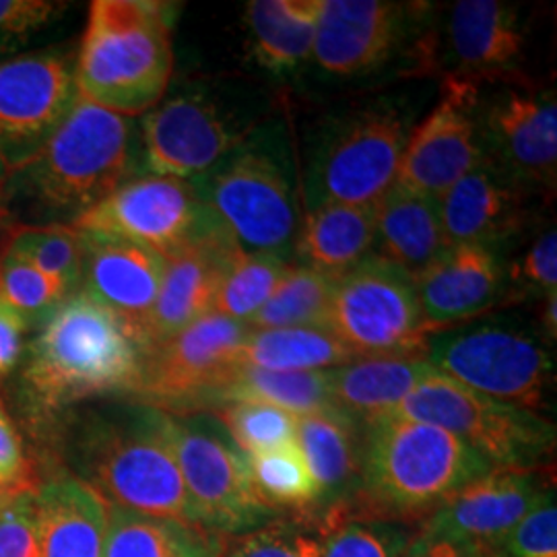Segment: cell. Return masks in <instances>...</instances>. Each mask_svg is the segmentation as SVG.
<instances>
[{
    "mask_svg": "<svg viewBox=\"0 0 557 557\" xmlns=\"http://www.w3.org/2000/svg\"><path fill=\"white\" fill-rule=\"evenodd\" d=\"M69 462L108 506L197 522L172 442L170 413L147 403L114 405L81 418Z\"/></svg>",
    "mask_w": 557,
    "mask_h": 557,
    "instance_id": "cell-1",
    "label": "cell"
},
{
    "mask_svg": "<svg viewBox=\"0 0 557 557\" xmlns=\"http://www.w3.org/2000/svg\"><path fill=\"white\" fill-rule=\"evenodd\" d=\"M140 161L133 119L103 110L77 94L57 133L34 160L4 182L2 209L21 202L44 225H73L128 182Z\"/></svg>",
    "mask_w": 557,
    "mask_h": 557,
    "instance_id": "cell-2",
    "label": "cell"
},
{
    "mask_svg": "<svg viewBox=\"0 0 557 557\" xmlns=\"http://www.w3.org/2000/svg\"><path fill=\"white\" fill-rule=\"evenodd\" d=\"M140 363L143 349L119 317L75 292L27 345L23 393L34 411L52 416L89 398L137 393Z\"/></svg>",
    "mask_w": 557,
    "mask_h": 557,
    "instance_id": "cell-3",
    "label": "cell"
},
{
    "mask_svg": "<svg viewBox=\"0 0 557 557\" xmlns=\"http://www.w3.org/2000/svg\"><path fill=\"white\" fill-rule=\"evenodd\" d=\"M359 490L347 512L421 524L494 467L455 434L395 413L363 421Z\"/></svg>",
    "mask_w": 557,
    "mask_h": 557,
    "instance_id": "cell-4",
    "label": "cell"
},
{
    "mask_svg": "<svg viewBox=\"0 0 557 557\" xmlns=\"http://www.w3.org/2000/svg\"><path fill=\"white\" fill-rule=\"evenodd\" d=\"M170 4L153 0H96L75 59L83 100L133 119L165 96L174 69Z\"/></svg>",
    "mask_w": 557,
    "mask_h": 557,
    "instance_id": "cell-5",
    "label": "cell"
},
{
    "mask_svg": "<svg viewBox=\"0 0 557 557\" xmlns=\"http://www.w3.org/2000/svg\"><path fill=\"white\" fill-rule=\"evenodd\" d=\"M393 413L455 434L494 469L537 471L556 446V428L547 419L485 397L438 370L421 380Z\"/></svg>",
    "mask_w": 557,
    "mask_h": 557,
    "instance_id": "cell-6",
    "label": "cell"
},
{
    "mask_svg": "<svg viewBox=\"0 0 557 557\" xmlns=\"http://www.w3.org/2000/svg\"><path fill=\"white\" fill-rule=\"evenodd\" d=\"M172 442L200 527L223 537L250 533L278 517L257 496L248 458L209 411L170 413Z\"/></svg>",
    "mask_w": 557,
    "mask_h": 557,
    "instance_id": "cell-7",
    "label": "cell"
},
{
    "mask_svg": "<svg viewBox=\"0 0 557 557\" xmlns=\"http://www.w3.org/2000/svg\"><path fill=\"white\" fill-rule=\"evenodd\" d=\"M326 331L358 358L423 356L434 337L413 278L379 255L335 278Z\"/></svg>",
    "mask_w": 557,
    "mask_h": 557,
    "instance_id": "cell-8",
    "label": "cell"
},
{
    "mask_svg": "<svg viewBox=\"0 0 557 557\" xmlns=\"http://www.w3.org/2000/svg\"><path fill=\"white\" fill-rule=\"evenodd\" d=\"M200 205L246 252L283 257L296 239V205L278 161L239 145L225 160L190 180Z\"/></svg>",
    "mask_w": 557,
    "mask_h": 557,
    "instance_id": "cell-9",
    "label": "cell"
},
{
    "mask_svg": "<svg viewBox=\"0 0 557 557\" xmlns=\"http://www.w3.org/2000/svg\"><path fill=\"white\" fill-rule=\"evenodd\" d=\"M248 324L209 312L178 335L143 351L137 395L168 413L209 409L221 384L238 366Z\"/></svg>",
    "mask_w": 557,
    "mask_h": 557,
    "instance_id": "cell-10",
    "label": "cell"
},
{
    "mask_svg": "<svg viewBox=\"0 0 557 557\" xmlns=\"http://www.w3.org/2000/svg\"><path fill=\"white\" fill-rule=\"evenodd\" d=\"M423 358L471 391L533 413L543 409L554 376L552 359L539 343L496 326L436 333Z\"/></svg>",
    "mask_w": 557,
    "mask_h": 557,
    "instance_id": "cell-11",
    "label": "cell"
},
{
    "mask_svg": "<svg viewBox=\"0 0 557 557\" xmlns=\"http://www.w3.org/2000/svg\"><path fill=\"white\" fill-rule=\"evenodd\" d=\"M75 100L73 52L44 48L0 62V161L9 174L40 153Z\"/></svg>",
    "mask_w": 557,
    "mask_h": 557,
    "instance_id": "cell-12",
    "label": "cell"
},
{
    "mask_svg": "<svg viewBox=\"0 0 557 557\" xmlns=\"http://www.w3.org/2000/svg\"><path fill=\"white\" fill-rule=\"evenodd\" d=\"M213 218L190 182L168 176H135L73 221L79 232H96L147 246L170 257L200 236Z\"/></svg>",
    "mask_w": 557,
    "mask_h": 557,
    "instance_id": "cell-13",
    "label": "cell"
},
{
    "mask_svg": "<svg viewBox=\"0 0 557 557\" xmlns=\"http://www.w3.org/2000/svg\"><path fill=\"white\" fill-rule=\"evenodd\" d=\"M481 81L453 75L438 106L409 135L398 163L397 186L438 200L485 160L479 131Z\"/></svg>",
    "mask_w": 557,
    "mask_h": 557,
    "instance_id": "cell-14",
    "label": "cell"
},
{
    "mask_svg": "<svg viewBox=\"0 0 557 557\" xmlns=\"http://www.w3.org/2000/svg\"><path fill=\"white\" fill-rule=\"evenodd\" d=\"M407 139L409 128L397 110H368L343 124L314 174L319 202L379 207L397 184Z\"/></svg>",
    "mask_w": 557,
    "mask_h": 557,
    "instance_id": "cell-15",
    "label": "cell"
},
{
    "mask_svg": "<svg viewBox=\"0 0 557 557\" xmlns=\"http://www.w3.org/2000/svg\"><path fill=\"white\" fill-rule=\"evenodd\" d=\"M479 112V108H478ZM479 119L492 161L522 188L556 190L557 106L554 91L508 85L494 91Z\"/></svg>",
    "mask_w": 557,
    "mask_h": 557,
    "instance_id": "cell-16",
    "label": "cell"
},
{
    "mask_svg": "<svg viewBox=\"0 0 557 557\" xmlns=\"http://www.w3.org/2000/svg\"><path fill=\"white\" fill-rule=\"evenodd\" d=\"M140 163L147 174L199 178L242 145L220 110L200 96L160 101L140 122Z\"/></svg>",
    "mask_w": 557,
    "mask_h": 557,
    "instance_id": "cell-17",
    "label": "cell"
},
{
    "mask_svg": "<svg viewBox=\"0 0 557 557\" xmlns=\"http://www.w3.org/2000/svg\"><path fill=\"white\" fill-rule=\"evenodd\" d=\"M81 239L79 292L119 317L140 349H145L165 259L147 246L106 234L81 232Z\"/></svg>",
    "mask_w": 557,
    "mask_h": 557,
    "instance_id": "cell-18",
    "label": "cell"
},
{
    "mask_svg": "<svg viewBox=\"0 0 557 557\" xmlns=\"http://www.w3.org/2000/svg\"><path fill=\"white\" fill-rule=\"evenodd\" d=\"M547 492L537 471L492 469L444 499L419 531L498 552L502 541Z\"/></svg>",
    "mask_w": 557,
    "mask_h": 557,
    "instance_id": "cell-19",
    "label": "cell"
},
{
    "mask_svg": "<svg viewBox=\"0 0 557 557\" xmlns=\"http://www.w3.org/2000/svg\"><path fill=\"white\" fill-rule=\"evenodd\" d=\"M238 250V242L213 220L200 236L165 257L145 349L178 335L195 320L213 312L221 277Z\"/></svg>",
    "mask_w": 557,
    "mask_h": 557,
    "instance_id": "cell-20",
    "label": "cell"
},
{
    "mask_svg": "<svg viewBox=\"0 0 557 557\" xmlns=\"http://www.w3.org/2000/svg\"><path fill=\"white\" fill-rule=\"evenodd\" d=\"M421 317L436 335L450 324L490 310L502 292V267L492 248L475 244L448 246L413 278Z\"/></svg>",
    "mask_w": 557,
    "mask_h": 557,
    "instance_id": "cell-21",
    "label": "cell"
},
{
    "mask_svg": "<svg viewBox=\"0 0 557 557\" xmlns=\"http://www.w3.org/2000/svg\"><path fill=\"white\" fill-rule=\"evenodd\" d=\"M440 221L448 246L492 248L522 225L524 188L490 160L455 182L438 199Z\"/></svg>",
    "mask_w": 557,
    "mask_h": 557,
    "instance_id": "cell-22",
    "label": "cell"
},
{
    "mask_svg": "<svg viewBox=\"0 0 557 557\" xmlns=\"http://www.w3.org/2000/svg\"><path fill=\"white\" fill-rule=\"evenodd\" d=\"M403 9L382 0H320L314 57L335 75L372 71L391 57Z\"/></svg>",
    "mask_w": 557,
    "mask_h": 557,
    "instance_id": "cell-23",
    "label": "cell"
},
{
    "mask_svg": "<svg viewBox=\"0 0 557 557\" xmlns=\"http://www.w3.org/2000/svg\"><path fill=\"white\" fill-rule=\"evenodd\" d=\"M40 557H103L108 504L75 475L36 487Z\"/></svg>",
    "mask_w": 557,
    "mask_h": 557,
    "instance_id": "cell-24",
    "label": "cell"
},
{
    "mask_svg": "<svg viewBox=\"0 0 557 557\" xmlns=\"http://www.w3.org/2000/svg\"><path fill=\"white\" fill-rule=\"evenodd\" d=\"M296 444L319 490L317 510H347L361 475L356 421L337 409L296 418Z\"/></svg>",
    "mask_w": 557,
    "mask_h": 557,
    "instance_id": "cell-25",
    "label": "cell"
},
{
    "mask_svg": "<svg viewBox=\"0 0 557 557\" xmlns=\"http://www.w3.org/2000/svg\"><path fill=\"white\" fill-rule=\"evenodd\" d=\"M432 370L423 356L354 359L329 370L333 407L361 423L388 416Z\"/></svg>",
    "mask_w": 557,
    "mask_h": 557,
    "instance_id": "cell-26",
    "label": "cell"
},
{
    "mask_svg": "<svg viewBox=\"0 0 557 557\" xmlns=\"http://www.w3.org/2000/svg\"><path fill=\"white\" fill-rule=\"evenodd\" d=\"M450 52L462 75H499L522 52V32L512 7L498 0H460L448 20Z\"/></svg>",
    "mask_w": 557,
    "mask_h": 557,
    "instance_id": "cell-27",
    "label": "cell"
},
{
    "mask_svg": "<svg viewBox=\"0 0 557 557\" xmlns=\"http://www.w3.org/2000/svg\"><path fill=\"white\" fill-rule=\"evenodd\" d=\"M376 242L379 257L418 277L448 248L438 200L395 184L376 207Z\"/></svg>",
    "mask_w": 557,
    "mask_h": 557,
    "instance_id": "cell-28",
    "label": "cell"
},
{
    "mask_svg": "<svg viewBox=\"0 0 557 557\" xmlns=\"http://www.w3.org/2000/svg\"><path fill=\"white\" fill-rule=\"evenodd\" d=\"M376 244V207L319 202L306 215L298 236L301 264L341 277Z\"/></svg>",
    "mask_w": 557,
    "mask_h": 557,
    "instance_id": "cell-29",
    "label": "cell"
},
{
    "mask_svg": "<svg viewBox=\"0 0 557 557\" xmlns=\"http://www.w3.org/2000/svg\"><path fill=\"white\" fill-rule=\"evenodd\" d=\"M225 539L195 522L108 506L103 557H221Z\"/></svg>",
    "mask_w": 557,
    "mask_h": 557,
    "instance_id": "cell-30",
    "label": "cell"
},
{
    "mask_svg": "<svg viewBox=\"0 0 557 557\" xmlns=\"http://www.w3.org/2000/svg\"><path fill=\"white\" fill-rule=\"evenodd\" d=\"M320 0H255L246 4L252 52L264 69L289 71L314 50Z\"/></svg>",
    "mask_w": 557,
    "mask_h": 557,
    "instance_id": "cell-31",
    "label": "cell"
},
{
    "mask_svg": "<svg viewBox=\"0 0 557 557\" xmlns=\"http://www.w3.org/2000/svg\"><path fill=\"white\" fill-rule=\"evenodd\" d=\"M232 400L269 403L296 418L335 409L329 388V370L278 372L238 363L221 384L211 407Z\"/></svg>",
    "mask_w": 557,
    "mask_h": 557,
    "instance_id": "cell-32",
    "label": "cell"
},
{
    "mask_svg": "<svg viewBox=\"0 0 557 557\" xmlns=\"http://www.w3.org/2000/svg\"><path fill=\"white\" fill-rule=\"evenodd\" d=\"M354 359L358 356L326 329H267L248 333L238 363L278 372H317Z\"/></svg>",
    "mask_w": 557,
    "mask_h": 557,
    "instance_id": "cell-33",
    "label": "cell"
},
{
    "mask_svg": "<svg viewBox=\"0 0 557 557\" xmlns=\"http://www.w3.org/2000/svg\"><path fill=\"white\" fill-rule=\"evenodd\" d=\"M333 292L335 277L308 264H289L273 296L248 322V329H326Z\"/></svg>",
    "mask_w": 557,
    "mask_h": 557,
    "instance_id": "cell-34",
    "label": "cell"
},
{
    "mask_svg": "<svg viewBox=\"0 0 557 557\" xmlns=\"http://www.w3.org/2000/svg\"><path fill=\"white\" fill-rule=\"evenodd\" d=\"M320 557H407L419 524L331 510L320 517Z\"/></svg>",
    "mask_w": 557,
    "mask_h": 557,
    "instance_id": "cell-35",
    "label": "cell"
},
{
    "mask_svg": "<svg viewBox=\"0 0 557 557\" xmlns=\"http://www.w3.org/2000/svg\"><path fill=\"white\" fill-rule=\"evenodd\" d=\"M287 267L285 257L239 248L221 277L213 312L248 324L273 296Z\"/></svg>",
    "mask_w": 557,
    "mask_h": 557,
    "instance_id": "cell-36",
    "label": "cell"
},
{
    "mask_svg": "<svg viewBox=\"0 0 557 557\" xmlns=\"http://www.w3.org/2000/svg\"><path fill=\"white\" fill-rule=\"evenodd\" d=\"M246 458L255 492L271 510H317L319 490L296 442Z\"/></svg>",
    "mask_w": 557,
    "mask_h": 557,
    "instance_id": "cell-37",
    "label": "cell"
},
{
    "mask_svg": "<svg viewBox=\"0 0 557 557\" xmlns=\"http://www.w3.org/2000/svg\"><path fill=\"white\" fill-rule=\"evenodd\" d=\"M4 246L38 267L41 273L59 281L71 294L79 292L83 271V239L73 225L13 223Z\"/></svg>",
    "mask_w": 557,
    "mask_h": 557,
    "instance_id": "cell-38",
    "label": "cell"
},
{
    "mask_svg": "<svg viewBox=\"0 0 557 557\" xmlns=\"http://www.w3.org/2000/svg\"><path fill=\"white\" fill-rule=\"evenodd\" d=\"M71 292L41 273L9 246H0V301L13 308L27 329H40Z\"/></svg>",
    "mask_w": 557,
    "mask_h": 557,
    "instance_id": "cell-39",
    "label": "cell"
},
{
    "mask_svg": "<svg viewBox=\"0 0 557 557\" xmlns=\"http://www.w3.org/2000/svg\"><path fill=\"white\" fill-rule=\"evenodd\" d=\"M213 416L246 457L296 442V416L269 403L232 400L215 407Z\"/></svg>",
    "mask_w": 557,
    "mask_h": 557,
    "instance_id": "cell-40",
    "label": "cell"
},
{
    "mask_svg": "<svg viewBox=\"0 0 557 557\" xmlns=\"http://www.w3.org/2000/svg\"><path fill=\"white\" fill-rule=\"evenodd\" d=\"M320 518L277 517L238 537L225 539L221 557H320Z\"/></svg>",
    "mask_w": 557,
    "mask_h": 557,
    "instance_id": "cell-41",
    "label": "cell"
},
{
    "mask_svg": "<svg viewBox=\"0 0 557 557\" xmlns=\"http://www.w3.org/2000/svg\"><path fill=\"white\" fill-rule=\"evenodd\" d=\"M66 9L54 0H0V62L32 52L34 41L54 27Z\"/></svg>",
    "mask_w": 557,
    "mask_h": 557,
    "instance_id": "cell-42",
    "label": "cell"
},
{
    "mask_svg": "<svg viewBox=\"0 0 557 557\" xmlns=\"http://www.w3.org/2000/svg\"><path fill=\"white\" fill-rule=\"evenodd\" d=\"M499 557H557L556 492L549 490L498 547Z\"/></svg>",
    "mask_w": 557,
    "mask_h": 557,
    "instance_id": "cell-43",
    "label": "cell"
},
{
    "mask_svg": "<svg viewBox=\"0 0 557 557\" xmlns=\"http://www.w3.org/2000/svg\"><path fill=\"white\" fill-rule=\"evenodd\" d=\"M0 557H40L36 490L0 496Z\"/></svg>",
    "mask_w": 557,
    "mask_h": 557,
    "instance_id": "cell-44",
    "label": "cell"
},
{
    "mask_svg": "<svg viewBox=\"0 0 557 557\" xmlns=\"http://www.w3.org/2000/svg\"><path fill=\"white\" fill-rule=\"evenodd\" d=\"M510 277L520 292L549 296L557 289V234L556 227L539 236L537 242L524 252L510 271Z\"/></svg>",
    "mask_w": 557,
    "mask_h": 557,
    "instance_id": "cell-45",
    "label": "cell"
},
{
    "mask_svg": "<svg viewBox=\"0 0 557 557\" xmlns=\"http://www.w3.org/2000/svg\"><path fill=\"white\" fill-rule=\"evenodd\" d=\"M34 490L36 481L29 458L0 398V496Z\"/></svg>",
    "mask_w": 557,
    "mask_h": 557,
    "instance_id": "cell-46",
    "label": "cell"
},
{
    "mask_svg": "<svg viewBox=\"0 0 557 557\" xmlns=\"http://www.w3.org/2000/svg\"><path fill=\"white\" fill-rule=\"evenodd\" d=\"M27 333L29 329L25 320L4 301H0V379L7 376L20 361Z\"/></svg>",
    "mask_w": 557,
    "mask_h": 557,
    "instance_id": "cell-47",
    "label": "cell"
},
{
    "mask_svg": "<svg viewBox=\"0 0 557 557\" xmlns=\"http://www.w3.org/2000/svg\"><path fill=\"white\" fill-rule=\"evenodd\" d=\"M407 557H499L498 552L457 539L432 537L418 529Z\"/></svg>",
    "mask_w": 557,
    "mask_h": 557,
    "instance_id": "cell-48",
    "label": "cell"
},
{
    "mask_svg": "<svg viewBox=\"0 0 557 557\" xmlns=\"http://www.w3.org/2000/svg\"><path fill=\"white\" fill-rule=\"evenodd\" d=\"M541 324L545 329V335L549 338L557 337V292L543 298L541 308Z\"/></svg>",
    "mask_w": 557,
    "mask_h": 557,
    "instance_id": "cell-49",
    "label": "cell"
},
{
    "mask_svg": "<svg viewBox=\"0 0 557 557\" xmlns=\"http://www.w3.org/2000/svg\"><path fill=\"white\" fill-rule=\"evenodd\" d=\"M11 218H9V211H4V209H0V246H2V242L7 238V232L11 230Z\"/></svg>",
    "mask_w": 557,
    "mask_h": 557,
    "instance_id": "cell-50",
    "label": "cell"
},
{
    "mask_svg": "<svg viewBox=\"0 0 557 557\" xmlns=\"http://www.w3.org/2000/svg\"><path fill=\"white\" fill-rule=\"evenodd\" d=\"M9 178V170L7 165L0 161V209H2V195H4V182Z\"/></svg>",
    "mask_w": 557,
    "mask_h": 557,
    "instance_id": "cell-51",
    "label": "cell"
}]
</instances>
